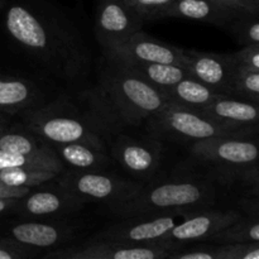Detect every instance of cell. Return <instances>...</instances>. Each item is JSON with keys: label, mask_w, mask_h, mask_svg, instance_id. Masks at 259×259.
<instances>
[{"label": "cell", "mask_w": 259, "mask_h": 259, "mask_svg": "<svg viewBox=\"0 0 259 259\" xmlns=\"http://www.w3.org/2000/svg\"><path fill=\"white\" fill-rule=\"evenodd\" d=\"M12 39L28 55L65 80H80L89 71V51L78 30L66 20L14 4L5 15Z\"/></svg>", "instance_id": "6da1fadb"}, {"label": "cell", "mask_w": 259, "mask_h": 259, "mask_svg": "<svg viewBox=\"0 0 259 259\" xmlns=\"http://www.w3.org/2000/svg\"><path fill=\"white\" fill-rule=\"evenodd\" d=\"M81 104L70 98H58L39 108L23 113V124L48 144L85 143L100 149L110 147L123 126L108 110L98 90L86 91Z\"/></svg>", "instance_id": "7a4b0ae2"}, {"label": "cell", "mask_w": 259, "mask_h": 259, "mask_svg": "<svg viewBox=\"0 0 259 259\" xmlns=\"http://www.w3.org/2000/svg\"><path fill=\"white\" fill-rule=\"evenodd\" d=\"M95 89L121 126L138 125L166 104L161 91L113 58L104 57Z\"/></svg>", "instance_id": "3957f363"}, {"label": "cell", "mask_w": 259, "mask_h": 259, "mask_svg": "<svg viewBox=\"0 0 259 259\" xmlns=\"http://www.w3.org/2000/svg\"><path fill=\"white\" fill-rule=\"evenodd\" d=\"M214 187L197 180H177L151 186H142L129 199L111 205L119 218L153 217L169 212L195 211L209 206L214 199Z\"/></svg>", "instance_id": "277c9868"}, {"label": "cell", "mask_w": 259, "mask_h": 259, "mask_svg": "<svg viewBox=\"0 0 259 259\" xmlns=\"http://www.w3.org/2000/svg\"><path fill=\"white\" fill-rule=\"evenodd\" d=\"M149 137L158 141L197 142L214 137L230 136L197 111L166 103L147 119Z\"/></svg>", "instance_id": "5b68a950"}, {"label": "cell", "mask_w": 259, "mask_h": 259, "mask_svg": "<svg viewBox=\"0 0 259 259\" xmlns=\"http://www.w3.org/2000/svg\"><path fill=\"white\" fill-rule=\"evenodd\" d=\"M191 153L201 162L222 168L228 176H244L257 169L258 147L245 137H214L194 142Z\"/></svg>", "instance_id": "8992f818"}, {"label": "cell", "mask_w": 259, "mask_h": 259, "mask_svg": "<svg viewBox=\"0 0 259 259\" xmlns=\"http://www.w3.org/2000/svg\"><path fill=\"white\" fill-rule=\"evenodd\" d=\"M58 185L81 201H108L110 206L129 199L143 186L138 181H131L100 171L75 169L63 175Z\"/></svg>", "instance_id": "52a82bcc"}, {"label": "cell", "mask_w": 259, "mask_h": 259, "mask_svg": "<svg viewBox=\"0 0 259 259\" xmlns=\"http://www.w3.org/2000/svg\"><path fill=\"white\" fill-rule=\"evenodd\" d=\"M143 22L123 0H101L95 18L96 39L104 52H110L141 32Z\"/></svg>", "instance_id": "ba28073f"}, {"label": "cell", "mask_w": 259, "mask_h": 259, "mask_svg": "<svg viewBox=\"0 0 259 259\" xmlns=\"http://www.w3.org/2000/svg\"><path fill=\"white\" fill-rule=\"evenodd\" d=\"M186 212H169L153 217L128 218L124 222L109 227L99 234V242L125 243V244H157Z\"/></svg>", "instance_id": "9c48e42d"}, {"label": "cell", "mask_w": 259, "mask_h": 259, "mask_svg": "<svg viewBox=\"0 0 259 259\" xmlns=\"http://www.w3.org/2000/svg\"><path fill=\"white\" fill-rule=\"evenodd\" d=\"M111 157L137 179L147 180L153 176L162 161V143L158 139L133 138L116 134L111 141Z\"/></svg>", "instance_id": "30bf717a"}, {"label": "cell", "mask_w": 259, "mask_h": 259, "mask_svg": "<svg viewBox=\"0 0 259 259\" xmlns=\"http://www.w3.org/2000/svg\"><path fill=\"white\" fill-rule=\"evenodd\" d=\"M242 217L237 210H199L189 212L177 225H175L157 245L169 249L171 245L181 243L209 240L210 238L225 227L230 225Z\"/></svg>", "instance_id": "8fae6325"}, {"label": "cell", "mask_w": 259, "mask_h": 259, "mask_svg": "<svg viewBox=\"0 0 259 259\" xmlns=\"http://www.w3.org/2000/svg\"><path fill=\"white\" fill-rule=\"evenodd\" d=\"M185 68L190 76L204 83L215 93L230 96L235 65L230 53L201 52L196 50H185Z\"/></svg>", "instance_id": "7c38bea8"}, {"label": "cell", "mask_w": 259, "mask_h": 259, "mask_svg": "<svg viewBox=\"0 0 259 259\" xmlns=\"http://www.w3.org/2000/svg\"><path fill=\"white\" fill-rule=\"evenodd\" d=\"M197 113L230 136L249 138L258 128V105L230 96L217 99Z\"/></svg>", "instance_id": "4fadbf2b"}, {"label": "cell", "mask_w": 259, "mask_h": 259, "mask_svg": "<svg viewBox=\"0 0 259 259\" xmlns=\"http://www.w3.org/2000/svg\"><path fill=\"white\" fill-rule=\"evenodd\" d=\"M104 57L125 62L168 63L185 67L184 48L162 42L142 30L132 35L120 47L104 52Z\"/></svg>", "instance_id": "5bb4252c"}, {"label": "cell", "mask_w": 259, "mask_h": 259, "mask_svg": "<svg viewBox=\"0 0 259 259\" xmlns=\"http://www.w3.org/2000/svg\"><path fill=\"white\" fill-rule=\"evenodd\" d=\"M83 205V201L73 196L60 186L57 191H37L30 190L25 196L18 200L17 210L24 217H48L60 212L75 211Z\"/></svg>", "instance_id": "9a60e30c"}, {"label": "cell", "mask_w": 259, "mask_h": 259, "mask_svg": "<svg viewBox=\"0 0 259 259\" xmlns=\"http://www.w3.org/2000/svg\"><path fill=\"white\" fill-rule=\"evenodd\" d=\"M237 12L211 0H176L167 8L162 18H185L227 28Z\"/></svg>", "instance_id": "2e32d148"}, {"label": "cell", "mask_w": 259, "mask_h": 259, "mask_svg": "<svg viewBox=\"0 0 259 259\" xmlns=\"http://www.w3.org/2000/svg\"><path fill=\"white\" fill-rule=\"evenodd\" d=\"M39 90L30 81L0 75V111L12 115L35 108Z\"/></svg>", "instance_id": "e0dca14e"}, {"label": "cell", "mask_w": 259, "mask_h": 259, "mask_svg": "<svg viewBox=\"0 0 259 259\" xmlns=\"http://www.w3.org/2000/svg\"><path fill=\"white\" fill-rule=\"evenodd\" d=\"M62 162L75 171H103L110 164V156L106 149L96 148L85 143L51 144Z\"/></svg>", "instance_id": "ac0fdd59"}, {"label": "cell", "mask_w": 259, "mask_h": 259, "mask_svg": "<svg viewBox=\"0 0 259 259\" xmlns=\"http://www.w3.org/2000/svg\"><path fill=\"white\" fill-rule=\"evenodd\" d=\"M0 151L23 156H38L58 158L51 144L40 139L23 125L0 131Z\"/></svg>", "instance_id": "d6986e66"}, {"label": "cell", "mask_w": 259, "mask_h": 259, "mask_svg": "<svg viewBox=\"0 0 259 259\" xmlns=\"http://www.w3.org/2000/svg\"><path fill=\"white\" fill-rule=\"evenodd\" d=\"M166 103L199 111L224 95L215 93L192 77H186L162 93Z\"/></svg>", "instance_id": "ffe728a7"}, {"label": "cell", "mask_w": 259, "mask_h": 259, "mask_svg": "<svg viewBox=\"0 0 259 259\" xmlns=\"http://www.w3.org/2000/svg\"><path fill=\"white\" fill-rule=\"evenodd\" d=\"M70 230L65 227L47 223L27 222L14 225L10 229V237L19 244L32 248H48L66 239Z\"/></svg>", "instance_id": "44dd1931"}, {"label": "cell", "mask_w": 259, "mask_h": 259, "mask_svg": "<svg viewBox=\"0 0 259 259\" xmlns=\"http://www.w3.org/2000/svg\"><path fill=\"white\" fill-rule=\"evenodd\" d=\"M114 60V58H113ZM119 61V60H118ZM126 68L143 78L146 82L156 88L161 93L176 85L186 77H191L189 71L179 65L168 63H152V62H125L120 61Z\"/></svg>", "instance_id": "7402d4cb"}, {"label": "cell", "mask_w": 259, "mask_h": 259, "mask_svg": "<svg viewBox=\"0 0 259 259\" xmlns=\"http://www.w3.org/2000/svg\"><path fill=\"white\" fill-rule=\"evenodd\" d=\"M85 249L106 259H166L169 257V249L157 244H125L98 240Z\"/></svg>", "instance_id": "603a6c76"}, {"label": "cell", "mask_w": 259, "mask_h": 259, "mask_svg": "<svg viewBox=\"0 0 259 259\" xmlns=\"http://www.w3.org/2000/svg\"><path fill=\"white\" fill-rule=\"evenodd\" d=\"M209 240L224 244H240V243L259 242V224L257 217H240L230 225L225 227Z\"/></svg>", "instance_id": "cb8c5ba5"}, {"label": "cell", "mask_w": 259, "mask_h": 259, "mask_svg": "<svg viewBox=\"0 0 259 259\" xmlns=\"http://www.w3.org/2000/svg\"><path fill=\"white\" fill-rule=\"evenodd\" d=\"M12 168L43 169V171L55 172V174L58 175L65 169V166L60 161V158L23 156V154H15L0 151V171Z\"/></svg>", "instance_id": "d4e9b609"}, {"label": "cell", "mask_w": 259, "mask_h": 259, "mask_svg": "<svg viewBox=\"0 0 259 259\" xmlns=\"http://www.w3.org/2000/svg\"><path fill=\"white\" fill-rule=\"evenodd\" d=\"M258 18L259 13L238 10L227 25L228 32L239 45H257L259 43Z\"/></svg>", "instance_id": "484cf974"}, {"label": "cell", "mask_w": 259, "mask_h": 259, "mask_svg": "<svg viewBox=\"0 0 259 259\" xmlns=\"http://www.w3.org/2000/svg\"><path fill=\"white\" fill-rule=\"evenodd\" d=\"M58 175L43 169L12 168L0 171V184L9 187H33L56 179Z\"/></svg>", "instance_id": "4316f807"}, {"label": "cell", "mask_w": 259, "mask_h": 259, "mask_svg": "<svg viewBox=\"0 0 259 259\" xmlns=\"http://www.w3.org/2000/svg\"><path fill=\"white\" fill-rule=\"evenodd\" d=\"M230 98L239 99L258 105L259 103V71L235 70L233 76Z\"/></svg>", "instance_id": "83f0119b"}, {"label": "cell", "mask_w": 259, "mask_h": 259, "mask_svg": "<svg viewBox=\"0 0 259 259\" xmlns=\"http://www.w3.org/2000/svg\"><path fill=\"white\" fill-rule=\"evenodd\" d=\"M143 20L161 19L167 8L176 0H123Z\"/></svg>", "instance_id": "f1b7e54d"}, {"label": "cell", "mask_w": 259, "mask_h": 259, "mask_svg": "<svg viewBox=\"0 0 259 259\" xmlns=\"http://www.w3.org/2000/svg\"><path fill=\"white\" fill-rule=\"evenodd\" d=\"M218 259H259L258 243L224 244L217 248Z\"/></svg>", "instance_id": "f546056e"}, {"label": "cell", "mask_w": 259, "mask_h": 259, "mask_svg": "<svg viewBox=\"0 0 259 259\" xmlns=\"http://www.w3.org/2000/svg\"><path fill=\"white\" fill-rule=\"evenodd\" d=\"M230 55L237 70L259 71V43L243 46L239 51Z\"/></svg>", "instance_id": "4dcf8cb0"}, {"label": "cell", "mask_w": 259, "mask_h": 259, "mask_svg": "<svg viewBox=\"0 0 259 259\" xmlns=\"http://www.w3.org/2000/svg\"><path fill=\"white\" fill-rule=\"evenodd\" d=\"M28 248L13 239L0 240V259H25Z\"/></svg>", "instance_id": "1f68e13d"}, {"label": "cell", "mask_w": 259, "mask_h": 259, "mask_svg": "<svg viewBox=\"0 0 259 259\" xmlns=\"http://www.w3.org/2000/svg\"><path fill=\"white\" fill-rule=\"evenodd\" d=\"M211 2L233 10H248V12L259 13V0H211Z\"/></svg>", "instance_id": "d6a6232c"}, {"label": "cell", "mask_w": 259, "mask_h": 259, "mask_svg": "<svg viewBox=\"0 0 259 259\" xmlns=\"http://www.w3.org/2000/svg\"><path fill=\"white\" fill-rule=\"evenodd\" d=\"M169 259H218L217 248L210 250H195V252L181 253V254H169Z\"/></svg>", "instance_id": "836d02e7"}, {"label": "cell", "mask_w": 259, "mask_h": 259, "mask_svg": "<svg viewBox=\"0 0 259 259\" xmlns=\"http://www.w3.org/2000/svg\"><path fill=\"white\" fill-rule=\"evenodd\" d=\"M29 191V187H9L0 185V199H20Z\"/></svg>", "instance_id": "e575fe53"}, {"label": "cell", "mask_w": 259, "mask_h": 259, "mask_svg": "<svg viewBox=\"0 0 259 259\" xmlns=\"http://www.w3.org/2000/svg\"><path fill=\"white\" fill-rule=\"evenodd\" d=\"M61 259H106L101 255L95 254V253H91L89 250L83 249L80 250V252L76 253H71V254H66L63 257H61Z\"/></svg>", "instance_id": "d590c367"}, {"label": "cell", "mask_w": 259, "mask_h": 259, "mask_svg": "<svg viewBox=\"0 0 259 259\" xmlns=\"http://www.w3.org/2000/svg\"><path fill=\"white\" fill-rule=\"evenodd\" d=\"M18 200L19 199H0V214L14 209L18 204Z\"/></svg>", "instance_id": "8d00e7d4"}, {"label": "cell", "mask_w": 259, "mask_h": 259, "mask_svg": "<svg viewBox=\"0 0 259 259\" xmlns=\"http://www.w3.org/2000/svg\"><path fill=\"white\" fill-rule=\"evenodd\" d=\"M9 115L5 113H3V111H0V131H3L4 128H7L8 125H9Z\"/></svg>", "instance_id": "74e56055"}, {"label": "cell", "mask_w": 259, "mask_h": 259, "mask_svg": "<svg viewBox=\"0 0 259 259\" xmlns=\"http://www.w3.org/2000/svg\"><path fill=\"white\" fill-rule=\"evenodd\" d=\"M3 4H4V2H3V0H0V8L3 7Z\"/></svg>", "instance_id": "f35d334b"}, {"label": "cell", "mask_w": 259, "mask_h": 259, "mask_svg": "<svg viewBox=\"0 0 259 259\" xmlns=\"http://www.w3.org/2000/svg\"><path fill=\"white\" fill-rule=\"evenodd\" d=\"M58 259H61V258H58Z\"/></svg>", "instance_id": "ab89813d"}, {"label": "cell", "mask_w": 259, "mask_h": 259, "mask_svg": "<svg viewBox=\"0 0 259 259\" xmlns=\"http://www.w3.org/2000/svg\"><path fill=\"white\" fill-rule=\"evenodd\" d=\"M0 185H2V184H0Z\"/></svg>", "instance_id": "60d3db41"}]
</instances>
